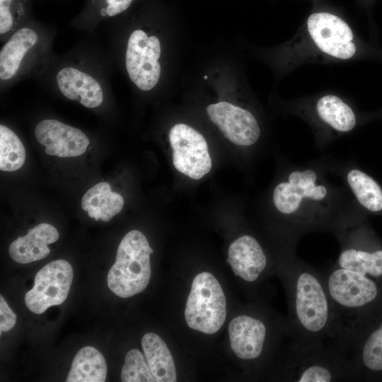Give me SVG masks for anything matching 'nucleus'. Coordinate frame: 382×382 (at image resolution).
Instances as JSON below:
<instances>
[{
    "label": "nucleus",
    "instance_id": "f257e3e1",
    "mask_svg": "<svg viewBox=\"0 0 382 382\" xmlns=\"http://www.w3.org/2000/svg\"><path fill=\"white\" fill-rule=\"evenodd\" d=\"M280 272L289 299V316L286 330L291 340L342 349L323 274L299 259L294 247L286 253Z\"/></svg>",
    "mask_w": 382,
    "mask_h": 382
},
{
    "label": "nucleus",
    "instance_id": "f03ea898",
    "mask_svg": "<svg viewBox=\"0 0 382 382\" xmlns=\"http://www.w3.org/2000/svg\"><path fill=\"white\" fill-rule=\"evenodd\" d=\"M333 197L322 174L312 167L293 168L275 186L272 202L288 222L293 243L306 232L332 229L340 216L332 208Z\"/></svg>",
    "mask_w": 382,
    "mask_h": 382
},
{
    "label": "nucleus",
    "instance_id": "7ed1b4c3",
    "mask_svg": "<svg viewBox=\"0 0 382 382\" xmlns=\"http://www.w3.org/2000/svg\"><path fill=\"white\" fill-rule=\"evenodd\" d=\"M322 274L332 303L339 345L349 357L365 330L366 313L378 300L379 287L371 277L335 265Z\"/></svg>",
    "mask_w": 382,
    "mask_h": 382
},
{
    "label": "nucleus",
    "instance_id": "20e7f679",
    "mask_svg": "<svg viewBox=\"0 0 382 382\" xmlns=\"http://www.w3.org/2000/svg\"><path fill=\"white\" fill-rule=\"evenodd\" d=\"M292 382H335L355 379L348 356L340 348L291 340L282 372Z\"/></svg>",
    "mask_w": 382,
    "mask_h": 382
},
{
    "label": "nucleus",
    "instance_id": "39448f33",
    "mask_svg": "<svg viewBox=\"0 0 382 382\" xmlns=\"http://www.w3.org/2000/svg\"><path fill=\"white\" fill-rule=\"evenodd\" d=\"M154 250L139 231L128 232L117 248L115 262L108 274V285L121 298L143 291L151 277L150 255Z\"/></svg>",
    "mask_w": 382,
    "mask_h": 382
},
{
    "label": "nucleus",
    "instance_id": "423d86ee",
    "mask_svg": "<svg viewBox=\"0 0 382 382\" xmlns=\"http://www.w3.org/2000/svg\"><path fill=\"white\" fill-rule=\"evenodd\" d=\"M226 316V298L219 282L210 272L198 274L192 281L186 302L187 325L192 330L213 334L223 325Z\"/></svg>",
    "mask_w": 382,
    "mask_h": 382
},
{
    "label": "nucleus",
    "instance_id": "0eeeda50",
    "mask_svg": "<svg viewBox=\"0 0 382 382\" xmlns=\"http://www.w3.org/2000/svg\"><path fill=\"white\" fill-rule=\"evenodd\" d=\"M331 230L340 243L335 265L369 277H382V249L365 245L363 228L351 216H340Z\"/></svg>",
    "mask_w": 382,
    "mask_h": 382
},
{
    "label": "nucleus",
    "instance_id": "6e6552de",
    "mask_svg": "<svg viewBox=\"0 0 382 382\" xmlns=\"http://www.w3.org/2000/svg\"><path fill=\"white\" fill-rule=\"evenodd\" d=\"M161 52V42L156 36H149L140 29L130 34L125 66L129 79L139 89L150 91L158 83L161 71L158 62Z\"/></svg>",
    "mask_w": 382,
    "mask_h": 382
},
{
    "label": "nucleus",
    "instance_id": "1a4fd4ad",
    "mask_svg": "<svg viewBox=\"0 0 382 382\" xmlns=\"http://www.w3.org/2000/svg\"><path fill=\"white\" fill-rule=\"evenodd\" d=\"M173 163L179 172L194 180L207 174L212 166L204 137L187 125H175L169 132Z\"/></svg>",
    "mask_w": 382,
    "mask_h": 382
},
{
    "label": "nucleus",
    "instance_id": "9d476101",
    "mask_svg": "<svg viewBox=\"0 0 382 382\" xmlns=\"http://www.w3.org/2000/svg\"><path fill=\"white\" fill-rule=\"evenodd\" d=\"M73 274L72 267L66 260L47 264L37 272L33 287L25 295L28 308L40 314L50 306L62 304L69 294Z\"/></svg>",
    "mask_w": 382,
    "mask_h": 382
},
{
    "label": "nucleus",
    "instance_id": "9b49d317",
    "mask_svg": "<svg viewBox=\"0 0 382 382\" xmlns=\"http://www.w3.org/2000/svg\"><path fill=\"white\" fill-rule=\"evenodd\" d=\"M307 29L313 43L323 53L340 59L355 54L352 29L340 17L326 12L314 13L308 18Z\"/></svg>",
    "mask_w": 382,
    "mask_h": 382
},
{
    "label": "nucleus",
    "instance_id": "f8f14e48",
    "mask_svg": "<svg viewBox=\"0 0 382 382\" xmlns=\"http://www.w3.org/2000/svg\"><path fill=\"white\" fill-rule=\"evenodd\" d=\"M207 112L224 136L234 144L251 146L260 138L258 122L248 110L223 101L209 105Z\"/></svg>",
    "mask_w": 382,
    "mask_h": 382
},
{
    "label": "nucleus",
    "instance_id": "ddd939ff",
    "mask_svg": "<svg viewBox=\"0 0 382 382\" xmlns=\"http://www.w3.org/2000/svg\"><path fill=\"white\" fill-rule=\"evenodd\" d=\"M35 135L38 143L45 146L47 154L60 158L81 156L90 144L81 129L54 119L40 121Z\"/></svg>",
    "mask_w": 382,
    "mask_h": 382
},
{
    "label": "nucleus",
    "instance_id": "4468645a",
    "mask_svg": "<svg viewBox=\"0 0 382 382\" xmlns=\"http://www.w3.org/2000/svg\"><path fill=\"white\" fill-rule=\"evenodd\" d=\"M228 334L234 354L243 360L254 361L264 353L269 330L263 320L241 315L229 323Z\"/></svg>",
    "mask_w": 382,
    "mask_h": 382
},
{
    "label": "nucleus",
    "instance_id": "2eb2a0df",
    "mask_svg": "<svg viewBox=\"0 0 382 382\" xmlns=\"http://www.w3.org/2000/svg\"><path fill=\"white\" fill-rule=\"evenodd\" d=\"M40 43V35L31 27L23 26L12 33L0 51V79L9 82L21 73L27 59Z\"/></svg>",
    "mask_w": 382,
    "mask_h": 382
},
{
    "label": "nucleus",
    "instance_id": "dca6fc26",
    "mask_svg": "<svg viewBox=\"0 0 382 382\" xmlns=\"http://www.w3.org/2000/svg\"><path fill=\"white\" fill-rule=\"evenodd\" d=\"M56 83L65 98L77 100L86 108H96L104 100L100 83L79 68L67 66L60 69L56 75Z\"/></svg>",
    "mask_w": 382,
    "mask_h": 382
},
{
    "label": "nucleus",
    "instance_id": "f3484780",
    "mask_svg": "<svg viewBox=\"0 0 382 382\" xmlns=\"http://www.w3.org/2000/svg\"><path fill=\"white\" fill-rule=\"evenodd\" d=\"M226 260L235 275L249 283L257 281L268 264L262 247L250 235L240 236L231 244Z\"/></svg>",
    "mask_w": 382,
    "mask_h": 382
},
{
    "label": "nucleus",
    "instance_id": "a211bd4d",
    "mask_svg": "<svg viewBox=\"0 0 382 382\" xmlns=\"http://www.w3.org/2000/svg\"><path fill=\"white\" fill-rule=\"evenodd\" d=\"M59 237L57 228L50 224L42 223L31 229L24 236L13 241L8 253L16 262L27 264L42 260L48 256V245L56 242Z\"/></svg>",
    "mask_w": 382,
    "mask_h": 382
},
{
    "label": "nucleus",
    "instance_id": "6ab92c4d",
    "mask_svg": "<svg viewBox=\"0 0 382 382\" xmlns=\"http://www.w3.org/2000/svg\"><path fill=\"white\" fill-rule=\"evenodd\" d=\"M349 358L355 379L364 370L373 374L382 372V322L357 339L349 353Z\"/></svg>",
    "mask_w": 382,
    "mask_h": 382
},
{
    "label": "nucleus",
    "instance_id": "aec40b11",
    "mask_svg": "<svg viewBox=\"0 0 382 382\" xmlns=\"http://www.w3.org/2000/svg\"><path fill=\"white\" fill-rule=\"evenodd\" d=\"M124 206L123 197L112 191L110 185L100 182L91 187L81 199V207L88 215L98 221L108 222L117 214Z\"/></svg>",
    "mask_w": 382,
    "mask_h": 382
},
{
    "label": "nucleus",
    "instance_id": "412c9836",
    "mask_svg": "<svg viewBox=\"0 0 382 382\" xmlns=\"http://www.w3.org/2000/svg\"><path fill=\"white\" fill-rule=\"evenodd\" d=\"M145 358L156 382H175L177 374L172 354L158 335L149 332L141 339Z\"/></svg>",
    "mask_w": 382,
    "mask_h": 382
},
{
    "label": "nucleus",
    "instance_id": "4be33fe9",
    "mask_svg": "<svg viewBox=\"0 0 382 382\" xmlns=\"http://www.w3.org/2000/svg\"><path fill=\"white\" fill-rule=\"evenodd\" d=\"M316 112L320 120L339 133H347L356 125V115L351 107L335 95H325L318 100Z\"/></svg>",
    "mask_w": 382,
    "mask_h": 382
},
{
    "label": "nucleus",
    "instance_id": "5701e85b",
    "mask_svg": "<svg viewBox=\"0 0 382 382\" xmlns=\"http://www.w3.org/2000/svg\"><path fill=\"white\" fill-rule=\"evenodd\" d=\"M107 364L102 354L91 346L81 349L75 355L66 378L67 382H103Z\"/></svg>",
    "mask_w": 382,
    "mask_h": 382
},
{
    "label": "nucleus",
    "instance_id": "b1692460",
    "mask_svg": "<svg viewBox=\"0 0 382 382\" xmlns=\"http://www.w3.org/2000/svg\"><path fill=\"white\" fill-rule=\"evenodd\" d=\"M344 180L357 201L371 212L382 211V190L376 180L362 170L348 168Z\"/></svg>",
    "mask_w": 382,
    "mask_h": 382
},
{
    "label": "nucleus",
    "instance_id": "393cba45",
    "mask_svg": "<svg viewBox=\"0 0 382 382\" xmlns=\"http://www.w3.org/2000/svg\"><path fill=\"white\" fill-rule=\"evenodd\" d=\"M25 161V149L17 134L4 125H0V169L18 170Z\"/></svg>",
    "mask_w": 382,
    "mask_h": 382
},
{
    "label": "nucleus",
    "instance_id": "a878e982",
    "mask_svg": "<svg viewBox=\"0 0 382 382\" xmlns=\"http://www.w3.org/2000/svg\"><path fill=\"white\" fill-rule=\"evenodd\" d=\"M123 382H154L156 381L147 361L138 349L129 350L125 357L121 371Z\"/></svg>",
    "mask_w": 382,
    "mask_h": 382
},
{
    "label": "nucleus",
    "instance_id": "bb28decb",
    "mask_svg": "<svg viewBox=\"0 0 382 382\" xmlns=\"http://www.w3.org/2000/svg\"><path fill=\"white\" fill-rule=\"evenodd\" d=\"M24 11L21 0H0V34L12 33Z\"/></svg>",
    "mask_w": 382,
    "mask_h": 382
},
{
    "label": "nucleus",
    "instance_id": "cd10ccee",
    "mask_svg": "<svg viewBox=\"0 0 382 382\" xmlns=\"http://www.w3.org/2000/svg\"><path fill=\"white\" fill-rule=\"evenodd\" d=\"M134 0H103L100 11L102 17H114L126 11Z\"/></svg>",
    "mask_w": 382,
    "mask_h": 382
},
{
    "label": "nucleus",
    "instance_id": "c85d7f7f",
    "mask_svg": "<svg viewBox=\"0 0 382 382\" xmlns=\"http://www.w3.org/2000/svg\"><path fill=\"white\" fill-rule=\"evenodd\" d=\"M0 315L1 333L11 330L16 325V316L2 296H0Z\"/></svg>",
    "mask_w": 382,
    "mask_h": 382
},
{
    "label": "nucleus",
    "instance_id": "c756f323",
    "mask_svg": "<svg viewBox=\"0 0 382 382\" xmlns=\"http://www.w3.org/2000/svg\"><path fill=\"white\" fill-rule=\"evenodd\" d=\"M208 79V76H204V79Z\"/></svg>",
    "mask_w": 382,
    "mask_h": 382
}]
</instances>
